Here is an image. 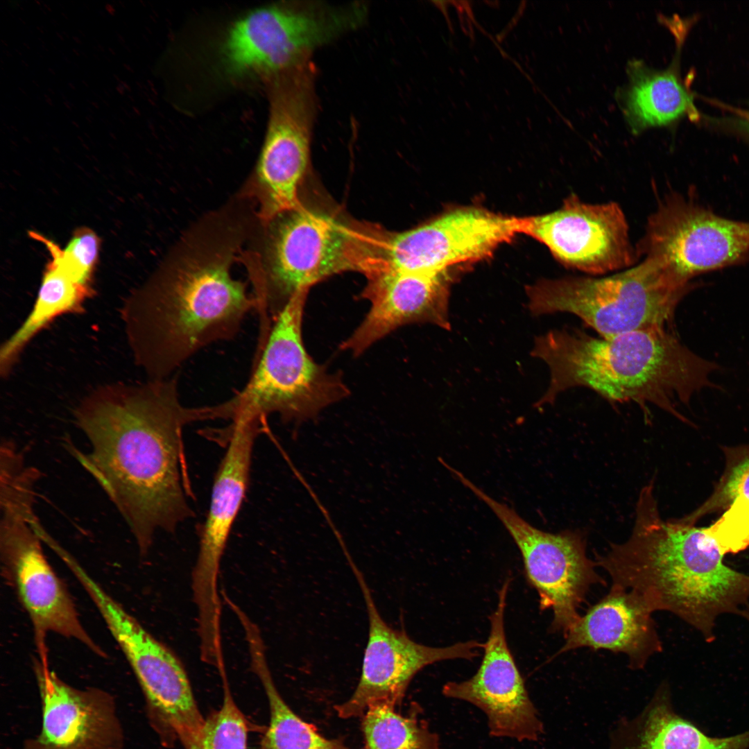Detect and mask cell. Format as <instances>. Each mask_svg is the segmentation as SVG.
Masks as SVG:
<instances>
[{
    "label": "cell",
    "mask_w": 749,
    "mask_h": 749,
    "mask_svg": "<svg viewBox=\"0 0 749 749\" xmlns=\"http://www.w3.org/2000/svg\"><path fill=\"white\" fill-rule=\"evenodd\" d=\"M178 384L174 374L106 385L75 411L89 449H69L122 516L141 555L157 531L173 533L193 516L187 499L184 427L218 420L215 405H184Z\"/></svg>",
    "instance_id": "1"
},
{
    "label": "cell",
    "mask_w": 749,
    "mask_h": 749,
    "mask_svg": "<svg viewBox=\"0 0 749 749\" xmlns=\"http://www.w3.org/2000/svg\"><path fill=\"white\" fill-rule=\"evenodd\" d=\"M239 226L217 223L190 234L123 308L136 363L164 379L204 347L234 338L257 303L232 266Z\"/></svg>",
    "instance_id": "2"
},
{
    "label": "cell",
    "mask_w": 749,
    "mask_h": 749,
    "mask_svg": "<svg viewBox=\"0 0 749 749\" xmlns=\"http://www.w3.org/2000/svg\"><path fill=\"white\" fill-rule=\"evenodd\" d=\"M635 510L630 537L596 556L612 585L633 592L652 612L677 615L709 642L721 614L749 621V576L724 564L725 554L706 528L685 518L664 520L653 480L641 490Z\"/></svg>",
    "instance_id": "3"
},
{
    "label": "cell",
    "mask_w": 749,
    "mask_h": 749,
    "mask_svg": "<svg viewBox=\"0 0 749 749\" xmlns=\"http://www.w3.org/2000/svg\"><path fill=\"white\" fill-rule=\"evenodd\" d=\"M531 356L550 372L537 407L553 404L570 388L584 387L610 402H635L646 417L651 404L682 422L687 420L677 404H688L694 394L712 386L710 376L718 368L666 328L598 337L574 327L554 329L535 339Z\"/></svg>",
    "instance_id": "4"
},
{
    "label": "cell",
    "mask_w": 749,
    "mask_h": 749,
    "mask_svg": "<svg viewBox=\"0 0 749 749\" xmlns=\"http://www.w3.org/2000/svg\"><path fill=\"white\" fill-rule=\"evenodd\" d=\"M270 223L267 261L260 259L249 277L261 326L270 325L298 291L343 272L367 276L381 264L385 230L377 225L346 224L302 205Z\"/></svg>",
    "instance_id": "5"
},
{
    "label": "cell",
    "mask_w": 749,
    "mask_h": 749,
    "mask_svg": "<svg viewBox=\"0 0 749 749\" xmlns=\"http://www.w3.org/2000/svg\"><path fill=\"white\" fill-rule=\"evenodd\" d=\"M692 287L661 261L646 257L606 277L542 279L526 293L533 315L570 313L599 336H610L669 329L677 306Z\"/></svg>",
    "instance_id": "6"
},
{
    "label": "cell",
    "mask_w": 749,
    "mask_h": 749,
    "mask_svg": "<svg viewBox=\"0 0 749 749\" xmlns=\"http://www.w3.org/2000/svg\"><path fill=\"white\" fill-rule=\"evenodd\" d=\"M309 291L295 293L273 320L255 354L248 382L223 402L230 421L240 415L264 420L276 413L283 422H302L349 395L338 373L316 362L304 344L302 319Z\"/></svg>",
    "instance_id": "7"
},
{
    "label": "cell",
    "mask_w": 749,
    "mask_h": 749,
    "mask_svg": "<svg viewBox=\"0 0 749 749\" xmlns=\"http://www.w3.org/2000/svg\"><path fill=\"white\" fill-rule=\"evenodd\" d=\"M316 67L309 60L270 76L265 140L248 194L268 225L301 205L298 190L307 172L318 112Z\"/></svg>",
    "instance_id": "8"
},
{
    "label": "cell",
    "mask_w": 749,
    "mask_h": 749,
    "mask_svg": "<svg viewBox=\"0 0 749 749\" xmlns=\"http://www.w3.org/2000/svg\"><path fill=\"white\" fill-rule=\"evenodd\" d=\"M368 12L361 2L300 1L260 8L232 26L224 58L234 72L269 76L311 60L319 47L359 28Z\"/></svg>",
    "instance_id": "9"
},
{
    "label": "cell",
    "mask_w": 749,
    "mask_h": 749,
    "mask_svg": "<svg viewBox=\"0 0 749 749\" xmlns=\"http://www.w3.org/2000/svg\"><path fill=\"white\" fill-rule=\"evenodd\" d=\"M459 481L483 501L501 521L517 546L527 578L540 597L542 610L553 612L551 630L565 636L579 619L580 605L594 585H604L596 562L586 554L579 531L551 533L535 528L513 508L488 495L465 476Z\"/></svg>",
    "instance_id": "10"
},
{
    "label": "cell",
    "mask_w": 749,
    "mask_h": 749,
    "mask_svg": "<svg viewBox=\"0 0 749 749\" xmlns=\"http://www.w3.org/2000/svg\"><path fill=\"white\" fill-rule=\"evenodd\" d=\"M636 248L640 257L661 261L691 282L698 275L737 264L749 255V223L723 218L671 194L649 216Z\"/></svg>",
    "instance_id": "11"
},
{
    "label": "cell",
    "mask_w": 749,
    "mask_h": 749,
    "mask_svg": "<svg viewBox=\"0 0 749 749\" xmlns=\"http://www.w3.org/2000/svg\"><path fill=\"white\" fill-rule=\"evenodd\" d=\"M0 552L6 578L15 589L33 623L40 659L48 663L46 637L53 632L105 653L81 624L74 601L47 561L35 514H0Z\"/></svg>",
    "instance_id": "12"
},
{
    "label": "cell",
    "mask_w": 749,
    "mask_h": 749,
    "mask_svg": "<svg viewBox=\"0 0 749 749\" xmlns=\"http://www.w3.org/2000/svg\"><path fill=\"white\" fill-rule=\"evenodd\" d=\"M262 422L259 418L239 416L225 429L227 447L214 478L192 574L198 629L203 632H214L221 627L218 593L220 563L248 486L252 448Z\"/></svg>",
    "instance_id": "13"
},
{
    "label": "cell",
    "mask_w": 749,
    "mask_h": 749,
    "mask_svg": "<svg viewBox=\"0 0 749 749\" xmlns=\"http://www.w3.org/2000/svg\"><path fill=\"white\" fill-rule=\"evenodd\" d=\"M351 566L367 608L368 637L358 685L349 699L335 707L339 717L362 716L370 705L377 703L396 707L421 669L446 660H471L483 648L484 643L475 640L441 648L414 642L404 631L384 621L361 572L354 564Z\"/></svg>",
    "instance_id": "14"
},
{
    "label": "cell",
    "mask_w": 749,
    "mask_h": 749,
    "mask_svg": "<svg viewBox=\"0 0 749 749\" xmlns=\"http://www.w3.org/2000/svg\"><path fill=\"white\" fill-rule=\"evenodd\" d=\"M527 218L505 216L477 207L443 214L415 228L390 232L386 269L442 273L491 255L499 245L524 233Z\"/></svg>",
    "instance_id": "15"
},
{
    "label": "cell",
    "mask_w": 749,
    "mask_h": 749,
    "mask_svg": "<svg viewBox=\"0 0 749 749\" xmlns=\"http://www.w3.org/2000/svg\"><path fill=\"white\" fill-rule=\"evenodd\" d=\"M628 230L617 203L591 204L571 194L558 209L527 217L524 234L565 267L600 275L630 268L640 258Z\"/></svg>",
    "instance_id": "16"
},
{
    "label": "cell",
    "mask_w": 749,
    "mask_h": 749,
    "mask_svg": "<svg viewBox=\"0 0 749 749\" xmlns=\"http://www.w3.org/2000/svg\"><path fill=\"white\" fill-rule=\"evenodd\" d=\"M110 630L138 680L155 729L173 734L185 749H197L206 719L180 660L130 614L118 616Z\"/></svg>",
    "instance_id": "17"
},
{
    "label": "cell",
    "mask_w": 749,
    "mask_h": 749,
    "mask_svg": "<svg viewBox=\"0 0 749 749\" xmlns=\"http://www.w3.org/2000/svg\"><path fill=\"white\" fill-rule=\"evenodd\" d=\"M510 582L508 578L503 583L497 608L490 617V631L478 671L466 680L445 684L442 692L482 710L492 736L533 741L543 733V724L506 637L504 613Z\"/></svg>",
    "instance_id": "18"
},
{
    "label": "cell",
    "mask_w": 749,
    "mask_h": 749,
    "mask_svg": "<svg viewBox=\"0 0 749 749\" xmlns=\"http://www.w3.org/2000/svg\"><path fill=\"white\" fill-rule=\"evenodd\" d=\"M42 729L23 749H123L124 732L112 696L64 682L49 664L35 662Z\"/></svg>",
    "instance_id": "19"
},
{
    "label": "cell",
    "mask_w": 749,
    "mask_h": 749,
    "mask_svg": "<svg viewBox=\"0 0 749 749\" xmlns=\"http://www.w3.org/2000/svg\"><path fill=\"white\" fill-rule=\"evenodd\" d=\"M450 284L448 271L386 269L367 277L361 296L370 302V309L341 343V350L360 355L377 341L407 324L429 322L449 330Z\"/></svg>",
    "instance_id": "20"
},
{
    "label": "cell",
    "mask_w": 749,
    "mask_h": 749,
    "mask_svg": "<svg viewBox=\"0 0 749 749\" xmlns=\"http://www.w3.org/2000/svg\"><path fill=\"white\" fill-rule=\"evenodd\" d=\"M652 613L634 593L612 585L569 630L556 655L582 647L609 650L626 655L632 669H642L662 649Z\"/></svg>",
    "instance_id": "21"
},
{
    "label": "cell",
    "mask_w": 749,
    "mask_h": 749,
    "mask_svg": "<svg viewBox=\"0 0 749 749\" xmlns=\"http://www.w3.org/2000/svg\"><path fill=\"white\" fill-rule=\"evenodd\" d=\"M678 51L671 64L657 70L643 61L628 64V85L619 93L625 117L632 133L654 126H666L684 116L698 117L693 94L683 83L679 71L680 37L675 32Z\"/></svg>",
    "instance_id": "22"
},
{
    "label": "cell",
    "mask_w": 749,
    "mask_h": 749,
    "mask_svg": "<svg viewBox=\"0 0 749 749\" xmlns=\"http://www.w3.org/2000/svg\"><path fill=\"white\" fill-rule=\"evenodd\" d=\"M616 732L612 749H749V730L730 737H711L676 713L666 685Z\"/></svg>",
    "instance_id": "23"
},
{
    "label": "cell",
    "mask_w": 749,
    "mask_h": 749,
    "mask_svg": "<svg viewBox=\"0 0 749 749\" xmlns=\"http://www.w3.org/2000/svg\"><path fill=\"white\" fill-rule=\"evenodd\" d=\"M244 630L252 667L261 682L270 708V722L261 749H353L338 739L323 737L289 707L273 682L257 627L249 624Z\"/></svg>",
    "instance_id": "24"
},
{
    "label": "cell",
    "mask_w": 749,
    "mask_h": 749,
    "mask_svg": "<svg viewBox=\"0 0 749 749\" xmlns=\"http://www.w3.org/2000/svg\"><path fill=\"white\" fill-rule=\"evenodd\" d=\"M91 286L74 281L51 259L44 268L33 309L0 350V373L6 377L30 341L57 317L83 310Z\"/></svg>",
    "instance_id": "25"
},
{
    "label": "cell",
    "mask_w": 749,
    "mask_h": 749,
    "mask_svg": "<svg viewBox=\"0 0 749 749\" xmlns=\"http://www.w3.org/2000/svg\"><path fill=\"white\" fill-rule=\"evenodd\" d=\"M726 509L707 530L726 554L749 546V447L731 454L726 470L711 497L689 516L694 522L703 515Z\"/></svg>",
    "instance_id": "26"
},
{
    "label": "cell",
    "mask_w": 749,
    "mask_h": 749,
    "mask_svg": "<svg viewBox=\"0 0 749 749\" xmlns=\"http://www.w3.org/2000/svg\"><path fill=\"white\" fill-rule=\"evenodd\" d=\"M395 706L377 703L362 716L364 749H440L438 735L417 716H404Z\"/></svg>",
    "instance_id": "27"
},
{
    "label": "cell",
    "mask_w": 749,
    "mask_h": 749,
    "mask_svg": "<svg viewBox=\"0 0 749 749\" xmlns=\"http://www.w3.org/2000/svg\"><path fill=\"white\" fill-rule=\"evenodd\" d=\"M29 234L46 246L51 260L74 281L90 286L100 250V239L92 230L85 227L76 229L64 249L37 232L32 231Z\"/></svg>",
    "instance_id": "28"
},
{
    "label": "cell",
    "mask_w": 749,
    "mask_h": 749,
    "mask_svg": "<svg viewBox=\"0 0 749 749\" xmlns=\"http://www.w3.org/2000/svg\"><path fill=\"white\" fill-rule=\"evenodd\" d=\"M221 676L223 704L206 719L197 749H247L246 720L231 695L225 673Z\"/></svg>",
    "instance_id": "29"
},
{
    "label": "cell",
    "mask_w": 749,
    "mask_h": 749,
    "mask_svg": "<svg viewBox=\"0 0 749 749\" xmlns=\"http://www.w3.org/2000/svg\"><path fill=\"white\" fill-rule=\"evenodd\" d=\"M743 128L749 132V114L743 122L741 123Z\"/></svg>",
    "instance_id": "30"
}]
</instances>
